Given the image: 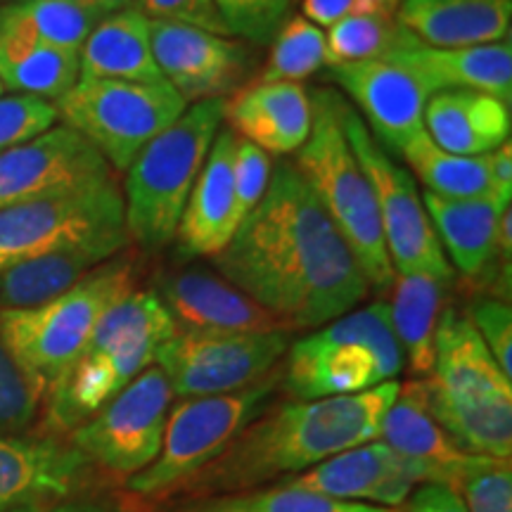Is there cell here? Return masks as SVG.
Returning a JSON list of instances; mask_svg holds the SVG:
<instances>
[{"label": "cell", "mask_w": 512, "mask_h": 512, "mask_svg": "<svg viewBox=\"0 0 512 512\" xmlns=\"http://www.w3.org/2000/svg\"><path fill=\"white\" fill-rule=\"evenodd\" d=\"M211 264L290 332L323 328L370 292L354 252L290 162L275 164L266 195Z\"/></svg>", "instance_id": "6da1fadb"}, {"label": "cell", "mask_w": 512, "mask_h": 512, "mask_svg": "<svg viewBox=\"0 0 512 512\" xmlns=\"http://www.w3.org/2000/svg\"><path fill=\"white\" fill-rule=\"evenodd\" d=\"M399 384L392 380L361 394L280 403L247 425L219 458L190 479L188 489L247 491L375 441Z\"/></svg>", "instance_id": "7a4b0ae2"}, {"label": "cell", "mask_w": 512, "mask_h": 512, "mask_svg": "<svg viewBox=\"0 0 512 512\" xmlns=\"http://www.w3.org/2000/svg\"><path fill=\"white\" fill-rule=\"evenodd\" d=\"M425 384L434 420L460 451L510 460L512 377L498 368L467 313H441Z\"/></svg>", "instance_id": "3957f363"}, {"label": "cell", "mask_w": 512, "mask_h": 512, "mask_svg": "<svg viewBox=\"0 0 512 512\" xmlns=\"http://www.w3.org/2000/svg\"><path fill=\"white\" fill-rule=\"evenodd\" d=\"M174 332V320L152 290H133L119 299L100 318L72 368L48 389L43 427L50 437L72 434L93 418L155 363L157 349Z\"/></svg>", "instance_id": "277c9868"}, {"label": "cell", "mask_w": 512, "mask_h": 512, "mask_svg": "<svg viewBox=\"0 0 512 512\" xmlns=\"http://www.w3.org/2000/svg\"><path fill=\"white\" fill-rule=\"evenodd\" d=\"M223 107L226 100L188 105L126 169L121 188L126 233L145 252L174 242L192 185L221 131Z\"/></svg>", "instance_id": "5b68a950"}, {"label": "cell", "mask_w": 512, "mask_h": 512, "mask_svg": "<svg viewBox=\"0 0 512 512\" xmlns=\"http://www.w3.org/2000/svg\"><path fill=\"white\" fill-rule=\"evenodd\" d=\"M339 102L342 95L328 88L311 93L313 126L294 166L354 252L370 290L387 292L396 273L384 247L373 188L344 136Z\"/></svg>", "instance_id": "8992f818"}, {"label": "cell", "mask_w": 512, "mask_h": 512, "mask_svg": "<svg viewBox=\"0 0 512 512\" xmlns=\"http://www.w3.org/2000/svg\"><path fill=\"white\" fill-rule=\"evenodd\" d=\"M138 259L119 252L81 283L36 309L0 311V337L46 389L72 368L100 318L136 290Z\"/></svg>", "instance_id": "52a82bcc"}, {"label": "cell", "mask_w": 512, "mask_h": 512, "mask_svg": "<svg viewBox=\"0 0 512 512\" xmlns=\"http://www.w3.org/2000/svg\"><path fill=\"white\" fill-rule=\"evenodd\" d=\"M403 370L387 302L344 313L287 347L285 392L297 401L361 394Z\"/></svg>", "instance_id": "ba28073f"}, {"label": "cell", "mask_w": 512, "mask_h": 512, "mask_svg": "<svg viewBox=\"0 0 512 512\" xmlns=\"http://www.w3.org/2000/svg\"><path fill=\"white\" fill-rule=\"evenodd\" d=\"M278 382L280 375L268 373L240 392L178 401L166 418L159 456L143 472L128 477V491L143 498H159L188 484L264 413Z\"/></svg>", "instance_id": "9c48e42d"}, {"label": "cell", "mask_w": 512, "mask_h": 512, "mask_svg": "<svg viewBox=\"0 0 512 512\" xmlns=\"http://www.w3.org/2000/svg\"><path fill=\"white\" fill-rule=\"evenodd\" d=\"M185 102L166 81H79L55 100L57 117L105 157L114 174H126L143 147L185 112Z\"/></svg>", "instance_id": "30bf717a"}, {"label": "cell", "mask_w": 512, "mask_h": 512, "mask_svg": "<svg viewBox=\"0 0 512 512\" xmlns=\"http://www.w3.org/2000/svg\"><path fill=\"white\" fill-rule=\"evenodd\" d=\"M344 136L373 188L377 216L394 273H430L453 280V268L427 216L415 178L382 150L354 107L339 102Z\"/></svg>", "instance_id": "8fae6325"}, {"label": "cell", "mask_w": 512, "mask_h": 512, "mask_svg": "<svg viewBox=\"0 0 512 512\" xmlns=\"http://www.w3.org/2000/svg\"><path fill=\"white\" fill-rule=\"evenodd\" d=\"M290 330L174 332L155 354V366L181 399L240 392L287 354Z\"/></svg>", "instance_id": "7c38bea8"}, {"label": "cell", "mask_w": 512, "mask_h": 512, "mask_svg": "<svg viewBox=\"0 0 512 512\" xmlns=\"http://www.w3.org/2000/svg\"><path fill=\"white\" fill-rule=\"evenodd\" d=\"M171 396L162 370L145 368L93 418L76 427L69 434V444L102 470L138 475L159 456Z\"/></svg>", "instance_id": "4fadbf2b"}, {"label": "cell", "mask_w": 512, "mask_h": 512, "mask_svg": "<svg viewBox=\"0 0 512 512\" xmlns=\"http://www.w3.org/2000/svg\"><path fill=\"white\" fill-rule=\"evenodd\" d=\"M128 235L119 183L0 211V273L79 242Z\"/></svg>", "instance_id": "5bb4252c"}, {"label": "cell", "mask_w": 512, "mask_h": 512, "mask_svg": "<svg viewBox=\"0 0 512 512\" xmlns=\"http://www.w3.org/2000/svg\"><path fill=\"white\" fill-rule=\"evenodd\" d=\"M117 174L86 138L55 124L0 152V211L114 183Z\"/></svg>", "instance_id": "9a60e30c"}, {"label": "cell", "mask_w": 512, "mask_h": 512, "mask_svg": "<svg viewBox=\"0 0 512 512\" xmlns=\"http://www.w3.org/2000/svg\"><path fill=\"white\" fill-rule=\"evenodd\" d=\"M150 46L159 74L185 105L233 98L259 62L252 43L157 19H150Z\"/></svg>", "instance_id": "2e32d148"}, {"label": "cell", "mask_w": 512, "mask_h": 512, "mask_svg": "<svg viewBox=\"0 0 512 512\" xmlns=\"http://www.w3.org/2000/svg\"><path fill=\"white\" fill-rule=\"evenodd\" d=\"M422 484H444L439 467L425 460L396 453L384 441L347 448L299 475L283 477L278 486L311 491L349 503H370L380 508H401Z\"/></svg>", "instance_id": "e0dca14e"}, {"label": "cell", "mask_w": 512, "mask_h": 512, "mask_svg": "<svg viewBox=\"0 0 512 512\" xmlns=\"http://www.w3.org/2000/svg\"><path fill=\"white\" fill-rule=\"evenodd\" d=\"M356 107L370 136L387 155H399L411 138L425 128V107L432 93L408 69L389 60H366L328 67Z\"/></svg>", "instance_id": "ac0fdd59"}, {"label": "cell", "mask_w": 512, "mask_h": 512, "mask_svg": "<svg viewBox=\"0 0 512 512\" xmlns=\"http://www.w3.org/2000/svg\"><path fill=\"white\" fill-rule=\"evenodd\" d=\"M422 204L453 271L475 285L482 297L510 302V271L494 261L496 230L510 202L501 197L448 200L425 190Z\"/></svg>", "instance_id": "d6986e66"}, {"label": "cell", "mask_w": 512, "mask_h": 512, "mask_svg": "<svg viewBox=\"0 0 512 512\" xmlns=\"http://www.w3.org/2000/svg\"><path fill=\"white\" fill-rule=\"evenodd\" d=\"M178 332L287 330L252 297L202 266L159 273L155 290Z\"/></svg>", "instance_id": "ffe728a7"}, {"label": "cell", "mask_w": 512, "mask_h": 512, "mask_svg": "<svg viewBox=\"0 0 512 512\" xmlns=\"http://www.w3.org/2000/svg\"><path fill=\"white\" fill-rule=\"evenodd\" d=\"M88 467L72 444L57 437L0 434V512L69 498Z\"/></svg>", "instance_id": "44dd1931"}, {"label": "cell", "mask_w": 512, "mask_h": 512, "mask_svg": "<svg viewBox=\"0 0 512 512\" xmlns=\"http://www.w3.org/2000/svg\"><path fill=\"white\" fill-rule=\"evenodd\" d=\"M235 133L221 128L211 145L204 166L185 202L181 223L176 228L178 252L183 256L214 259L228 247L242 226L233 178Z\"/></svg>", "instance_id": "7402d4cb"}, {"label": "cell", "mask_w": 512, "mask_h": 512, "mask_svg": "<svg viewBox=\"0 0 512 512\" xmlns=\"http://www.w3.org/2000/svg\"><path fill=\"white\" fill-rule=\"evenodd\" d=\"M228 131L266 152L287 157L302 150L313 126L311 93L302 83H249L226 100Z\"/></svg>", "instance_id": "603a6c76"}, {"label": "cell", "mask_w": 512, "mask_h": 512, "mask_svg": "<svg viewBox=\"0 0 512 512\" xmlns=\"http://www.w3.org/2000/svg\"><path fill=\"white\" fill-rule=\"evenodd\" d=\"M384 60L408 69L432 95L439 91H479L512 102V48L501 43L472 48H434L411 38Z\"/></svg>", "instance_id": "cb8c5ba5"}, {"label": "cell", "mask_w": 512, "mask_h": 512, "mask_svg": "<svg viewBox=\"0 0 512 512\" xmlns=\"http://www.w3.org/2000/svg\"><path fill=\"white\" fill-rule=\"evenodd\" d=\"M128 235L69 245L0 273V311L36 309L81 283L88 273L128 247Z\"/></svg>", "instance_id": "d4e9b609"}, {"label": "cell", "mask_w": 512, "mask_h": 512, "mask_svg": "<svg viewBox=\"0 0 512 512\" xmlns=\"http://www.w3.org/2000/svg\"><path fill=\"white\" fill-rule=\"evenodd\" d=\"M394 17L427 46H489L510 38L512 0H403Z\"/></svg>", "instance_id": "484cf974"}, {"label": "cell", "mask_w": 512, "mask_h": 512, "mask_svg": "<svg viewBox=\"0 0 512 512\" xmlns=\"http://www.w3.org/2000/svg\"><path fill=\"white\" fill-rule=\"evenodd\" d=\"M425 131L441 150L482 157L510 140L508 102L479 91H439L427 100Z\"/></svg>", "instance_id": "4316f807"}, {"label": "cell", "mask_w": 512, "mask_h": 512, "mask_svg": "<svg viewBox=\"0 0 512 512\" xmlns=\"http://www.w3.org/2000/svg\"><path fill=\"white\" fill-rule=\"evenodd\" d=\"M81 76L157 83L164 81L152 55L150 19L138 10H121L105 15L79 50Z\"/></svg>", "instance_id": "83f0119b"}, {"label": "cell", "mask_w": 512, "mask_h": 512, "mask_svg": "<svg viewBox=\"0 0 512 512\" xmlns=\"http://www.w3.org/2000/svg\"><path fill=\"white\" fill-rule=\"evenodd\" d=\"M453 280L430 273H396L389 285V320L403 354V366L427 377L434 363V337Z\"/></svg>", "instance_id": "f1b7e54d"}, {"label": "cell", "mask_w": 512, "mask_h": 512, "mask_svg": "<svg viewBox=\"0 0 512 512\" xmlns=\"http://www.w3.org/2000/svg\"><path fill=\"white\" fill-rule=\"evenodd\" d=\"M377 439L401 456L425 460V463L439 467L444 472L448 489L453 486L458 465L465 458V451H460L434 420L430 401H427L425 377L399 384L396 399L384 413Z\"/></svg>", "instance_id": "f546056e"}, {"label": "cell", "mask_w": 512, "mask_h": 512, "mask_svg": "<svg viewBox=\"0 0 512 512\" xmlns=\"http://www.w3.org/2000/svg\"><path fill=\"white\" fill-rule=\"evenodd\" d=\"M81 60L74 50L0 36V86L3 91L55 102L79 81Z\"/></svg>", "instance_id": "4dcf8cb0"}, {"label": "cell", "mask_w": 512, "mask_h": 512, "mask_svg": "<svg viewBox=\"0 0 512 512\" xmlns=\"http://www.w3.org/2000/svg\"><path fill=\"white\" fill-rule=\"evenodd\" d=\"M100 19L81 0H17L0 5V36L79 53Z\"/></svg>", "instance_id": "1f68e13d"}, {"label": "cell", "mask_w": 512, "mask_h": 512, "mask_svg": "<svg viewBox=\"0 0 512 512\" xmlns=\"http://www.w3.org/2000/svg\"><path fill=\"white\" fill-rule=\"evenodd\" d=\"M403 162L413 171L411 176L425 185L427 192L448 200H472V197H498L491 188L486 155L460 157L441 150L422 128L401 150ZM503 200V197H501ZM510 202V200H508Z\"/></svg>", "instance_id": "d6a6232c"}, {"label": "cell", "mask_w": 512, "mask_h": 512, "mask_svg": "<svg viewBox=\"0 0 512 512\" xmlns=\"http://www.w3.org/2000/svg\"><path fill=\"white\" fill-rule=\"evenodd\" d=\"M323 67H328L325 31L304 15H294L273 36L271 53L254 83H302Z\"/></svg>", "instance_id": "836d02e7"}, {"label": "cell", "mask_w": 512, "mask_h": 512, "mask_svg": "<svg viewBox=\"0 0 512 512\" xmlns=\"http://www.w3.org/2000/svg\"><path fill=\"white\" fill-rule=\"evenodd\" d=\"M413 34L396 22V17L358 15L332 24L325 34L328 67L366 60H384L406 46Z\"/></svg>", "instance_id": "e575fe53"}, {"label": "cell", "mask_w": 512, "mask_h": 512, "mask_svg": "<svg viewBox=\"0 0 512 512\" xmlns=\"http://www.w3.org/2000/svg\"><path fill=\"white\" fill-rule=\"evenodd\" d=\"M185 512H399L392 508H380L370 503L335 501V498L311 494V491L287 489V486H271L264 491L249 494H230L209 498L195 503Z\"/></svg>", "instance_id": "d590c367"}, {"label": "cell", "mask_w": 512, "mask_h": 512, "mask_svg": "<svg viewBox=\"0 0 512 512\" xmlns=\"http://www.w3.org/2000/svg\"><path fill=\"white\" fill-rule=\"evenodd\" d=\"M451 489L467 512H512L510 460L465 453Z\"/></svg>", "instance_id": "8d00e7d4"}, {"label": "cell", "mask_w": 512, "mask_h": 512, "mask_svg": "<svg viewBox=\"0 0 512 512\" xmlns=\"http://www.w3.org/2000/svg\"><path fill=\"white\" fill-rule=\"evenodd\" d=\"M46 384L36 380L0 337V434L24 432L46 401Z\"/></svg>", "instance_id": "74e56055"}, {"label": "cell", "mask_w": 512, "mask_h": 512, "mask_svg": "<svg viewBox=\"0 0 512 512\" xmlns=\"http://www.w3.org/2000/svg\"><path fill=\"white\" fill-rule=\"evenodd\" d=\"M230 34L252 46H271L273 36L290 17L292 0H214Z\"/></svg>", "instance_id": "f35d334b"}, {"label": "cell", "mask_w": 512, "mask_h": 512, "mask_svg": "<svg viewBox=\"0 0 512 512\" xmlns=\"http://www.w3.org/2000/svg\"><path fill=\"white\" fill-rule=\"evenodd\" d=\"M57 121L55 102L34 95H0V152L41 136Z\"/></svg>", "instance_id": "ab89813d"}, {"label": "cell", "mask_w": 512, "mask_h": 512, "mask_svg": "<svg viewBox=\"0 0 512 512\" xmlns=\"http://www.w3.org/2000/svg\"><path fill=\"white\" fill-rule=\"evenodd\" d=\"M472 328L494 356L498 368L512 377V311L510 302L494 297H477L467 311Z\"/></svg>", "instance_id": "60d3db41"}, {"label": "cell", "mask_w": 512, "mask_h": 512, "mask_svg": "<svg viewBox=\"0 0 512 512\" xmlns=\"http://www.w3.org/2000/svg\"><path fill=\"white\" fill-rule=\"evenodd\" d=\"M273 162L261 147L235 136V157H233V178H235V197L242 219L252 214L261 197L266 195L268 183H271Z\"/></svg>", "instance_id": "b9f144b4"}, {"label": "cell", "mask_w": 512, "mask_h": 512, "mask_svg": "<svg viewBox=\"0 0 512 512\" xmlns=\"http://www.w3.org/2000/svg\"><path fill=\"white\" fill-rule=\"evenodd\" d=\"M136 10L157 22L185 24L216 36H233L214 0H138Z\"/></svg>", "instance_id": "7bdbcfd3"}, {"label": "cell", "mask_w": 512, "mask_h": 512, "mask_svg": "<svg viewBox=\"0 0 512 512\" xmlns=\"http://www.w3.org/2000/svg\"><path fill=\"white\" fill-rule=\"evenodd\" d=\"M304 17L320 29L358 15H384L394 17L396 5L392 0H304Z\"/></svg>", "instance_id": "ee69618b"}, {"label": "cell", "mask_w": 512, "mask_h": 512, "mask_svg": "<svg viewBox=\"0 0 512 512\" xmlns=\"http://www.w3.org/2000/svg\"><path fill=\"white\" fill-rule=\"evenodd\" d=\"M403 512H467L463 501L444 484H422L408 498Z\"/></svg>", "instance_id": "f6af8a7d"}, {"label": "cell", "mask_w": 512, "mask_h": 512, "mask_svg": "<svg viewBox=\"0 0 512 512\" xmlns=\"http://www.w3.org/2000/svg\"><path fill=\"white\" fill-rule=\"evenodd\" d=\"M486 169H489L491 188L503 200H512V145L510 140L496 147L486 155Z\"/></svg>", "instance_id": "bcb514c9"}, {"label": "cell", "mask_w": 512, "mask_h": 512, "mask_svg": "<svg viewBox=\"0 0 512 512\" xmlns=\"http://www.w3.org/2000/svg\"><path fill=\"white\" fill-rule=\"evenodd\" d=\"M10 512H117L110 505L95 501H79V498H60V501L48 503H31Z\"/></svg>", "instance_id": "7dc6e473"}, {"label": "cell", "mask_w": 512, "mask_h": 512, "mask_svg": "<svg viewBox=\"0 0 512 512\" xmlns=\"http://www.w3.org/2000/svg\"><path fill=\"white\" fill-rule=\"evenodd\" d=\"M81 3H86L88 8L105 17V15H112V12L136 10L138 0H81Z\"/></svg>", "instance_id": "c3c4849f"}, {"label": "cell", "mask_w": 512, "mask_h": 512, "mask_svg": "<svg viewBox=\"0 0 512 512\" xmlns=\"http://www.w3.org/2000/svg\"><path fill=\"white\" fill-rule=\"evenodd\" d=\"M392 3H394V5H396V10H399V5H401V3H403V0H392Z\"/></svg>", "instance_id": "681fc988"}, {"label": "cell", "mask_w": 512, "mask_h": 512, "mask_svg": "<svg viewBox=\"0 0 512 512\" xmlns=\"http://www.w3.org/2000/svg\"><path fill=\"white\" fill-rule=\"evenodd\" d=\"M8 3H17V0H8Z\"/></svg>", "instance_id": "f907efd6"}, {"label": "cell", "mask_w": 512, "mask_h": 512, "mask_svg": "<svg viewBox=\"0 0 512 512\" xmlns=\"http://www.w3.org/2000/svg\"><path fill=\"white\" fill-rule=\"evenodd\" d=\"M0 95H3V86H0Z\"/></svg>", "instance_id": "816d5d0a"}]
</instances>
